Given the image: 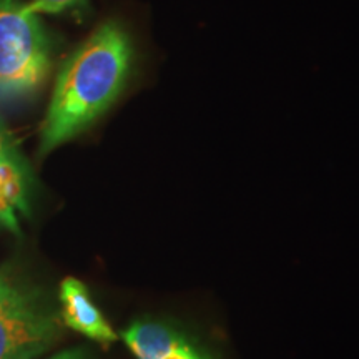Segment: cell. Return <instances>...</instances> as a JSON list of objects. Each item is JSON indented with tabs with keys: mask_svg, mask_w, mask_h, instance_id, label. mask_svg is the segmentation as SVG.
I'll list each match as a JSON object with an SVG mask.
<instances>
[{
	"mask_svg": "<svg viewBox=\"0 0 359 359\" xmlns=\"http://www.w3.org/2000/svg\"><path fill=\"white\" fill-rule=\"evenodd\" d=\"M133 69L135 47L127 29L115 20L103 22L58 72L39 154H50L92 127L122 95Z\"/></svg>",
	"mask_w": 359,
	"mask_h": 359,
	"instance_id": "cell-1",
	"label": "cell"
},
{
	"mask_svg": "<svg viewBox=\"0 0 359 359\" xmlns=\"http://www.w3.org/2000/svg\"><path fill=\"white\" fill-rule=\"evenodd\" d=\"M60 311L13 266L0 269V359H35L62 338Z\"/></svg>",
	"mask_w": 359,
	"mask_h": 359,
	"instance_id": "cell-2",
	"label": "cell"
},
{
	"mask_svg": "<svg viewBox=\"0 0 359 359\" xmlns=\"http://www.w3.org/2000/svg\"><path fill=\"white\" fill-rule=\"evenodd\" d=\"M52 67V48L30 4L0 0V93L24 97L37 90Z\"/></svg>",
	"mask_w": 359,
	"mask_h": 359,
	"instance_id": "cell-3",
	"label": "cell"
},
{
	"mask_svg": "<svg viewBox=\"0 0 359 359\" xmlns=\"http://www.w3.org/2000/svg\"><path fill=\"white\" fill-rule=\"evenodd\" d=\"M122 338L135 359H218L195 336L163 320L133 321Z\"/></svg>",
	"mask_w": 359,
	"mask_h": 359,
	"instance_id": "cell-4",
	"label": "cell"
},
{
	"mask_svg": "<svg viewBox=\"0 0 359 359\" xmlns=\"http://www.w3.org/2000/svg\"><path fill=\"white\" fill-rule=\"evenodd\" d=\"M58 299L62 304V321L70 330L102 344L115 343V330L90 298V291L77 278H65L60 285Z\"/></svg>",
	"mask_w": 359,
	"mask_h": 359,
	"instance_id": "cell-5",
	"label": "cell"
},
{
	"mask_svg": "<svg viewBox=\"0 0 359 359\" xmlns=\"http://www.w3.org/2000/svg\"><path fill=\"white\" fill-rule=\"evenodd\" d=\"M15 210L30 213L27 201V165L0 161V223L13 233H19Z\"/></svg>",
	"mask_w": 359,
	"mask_h": 359,
	"instance_id": "cell-6",
	"label": "cell"
},
{
	"mask_svg": "<svg viewBox=\"0 0 359 359\" xmlns=\"http://www.w3.org/2000/svg\"><path fill=\"white\" fill-rule=\"evenodd\" d=\"M87 0H34L30 7L35 12H48L60 13L69 11V8H82Z\"/></svg>",
	"mask_w": 359,
	"mask_h": 359,
	"instance_id": "cell-7",
	"label": "cell"
},
{
	"mask_svg": "<svg viewBox=\"0 0 359 359\" xmlns=\"http://www.w3.org/2000/svg\"><path fill=\"white\" fill-rule=\"evenodd\" d=\"M0 161H15V163H24L27 165L22 156L17 151L15 145H13L11 135L0 122Z\"/></svg>",
	"mask_w": 359,
	"mask_h": 359,
	"instance_id": "cell-8",
	"label": "cell"
},
{
	"mask_svg": "<svg viewBox=\"0 0 359 359\" xmlns=\"http://www.w3.org/2000/svg\"><path fill=\"white\" fill-rule=\"evenodd\" d=\"M48 359H95L93 354L85 348H74V349H65V351L57 353L55 356Z\"/></svg>",
	"mask_w": 359,
	"mask_h": 359,
	"instance_id": "cell-9",
	"label": "cell"
}]
</instances>
